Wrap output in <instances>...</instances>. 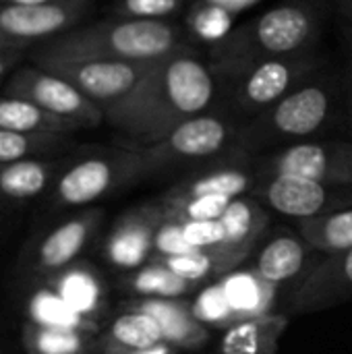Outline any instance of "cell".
<instances>
[{
  "label": "cell",
  "mask_w": 352,
  "mask_h": 354,
  "mask_svg": "<svg viewBox=\"0 0 352 354\" xmlns=\"http://www.w3.org/2000/svg\"><path fill=\"white\" fill-rule=\"evenodd\" d=\"M44 284L52 286L77 315L100 328V319L108 309V286L93 266L77 261Z\"/></svg>",
  "instance_id": "cell-19"
},
{
  "label": "cell",
  "mask_w": 352,
  "mask_h": 354,
  "mask_svg": "<svg viewBox=\"0 0 352 354\" xmlns=\"http://www.w3.org/2000/svg\"><path fill=\"white\" fill-rule=\"evenodd\" d=\"M224 228V245L253 251L270 226V209L253 195H243L230 201L220 218Z\"/></svg>",
  "instance_id": "cell-23"
},
{
  "label": "cell",
  "mask_w": 352,
  "mask_h": 354,
  "mask_svg": "<svg viewBox=\"0 0 352 354\" xmlns=\"http://www.w3.org/2000/svg\"><path fill=\"white\" fill-rule=\"evenodd\" d=\"M2 93L23 97L48 114L64 120L75 131L83 129H98L104 124V112L66 77L60 73L39 66V64H25L15 68Z\"/></svg>",
  "instance_id": "cell-8"
},
{
  "label": "cell",
  "mask_w": 352,
  "mask_h": 354,
  "mask_svg": "<svg viewBox=\"0 0 352 354\" xmlns=\"http://www.w3.org/2000/svg\"><path fill=\"white\" fill-rule=\"evenodd\" d=\"M259 176H297L352 187V139H311L255 156Z\"/></svg>",
  "instance_id": "cell-9"
},
{
  "label": "cell",
  "mask_w": 352,
  "mask_h": 354,
  "mask_svg": "<svg viewBox=\"0 0 352 354\" xmlns=\"http://www.w3.org/2000/svg\"><path fill=\"white\" fill-rule=\"evenodd\" d=\"M104 222L102 207H85L68 220L56 224L23 255V274L37 284H44L79 261L81 253L93 241Z\"/></svg>",
  "instance_id": "cell-10"
},
{
  "label": "cell",
  "mask_w": 352,
  "mask_h": 354,
  "mask_svg": "<svg viewBox=\"0 0 352 354\" xmlns=\"http://www.w3.org/2000/svg\"><path fill=\"white\" fill-rule=\"evenodd\" d=\"M251 251L247 249H234V247H214V249H195L189 253L180 255H170V257H158L162 259L176 276L183 280L191 282L193 286H201L207 280H220L234 272Z\"/></svg>",
  "instance_id": "cell-22"
},
{
  "label": "cell",
  "mask_w": 352,
  "mask_h": 354,
  "mask_svg": "<svg viewBox=\"0 0 352 354\" xmlns=\"http://www.w3.org/2000/svg\"><path fill=\"white\" fill-rule=\"evenodd\" d=\"M313 253L315 251L305 243L301 234L278 232L257 253L251 272L272 286L293 284L315 263L311 261L315 257Z\"/></svg>",
  "instance_id": "cell-18"
},
{
  "label": "cell",
  "mask_w": 352,
  "mask_h": 354,
  "mask_svg": "<svg viewBox=\"0 0 352 354\" xmlns=\"http://www.w3.org/2000/svg\"><path fill=\"white\" fill-rule=\"evenodd\" d=\"M297 232L319 255H332L352 249V207L326 214L311 220H301Z\"/></svg>",
  "instance_id": "cell-29"
},
{
  "label": "cell",
  "mask_w": 352,
  "mask_h": 354,
  "mask_svg": "<svg viewBox=\"0 0 352 354\" xmlns=\"http://www.w3.org/2000/svg\"><path fill=\"white\" fill-rule=\"evenodd\" d=\"M205 2H214V4H220L228 10H232L234 15H239L241 10H247L251 8L253 4H257L259 0H205Z\"/></svg>",
  "instance_id": "cell-39"
},
{
  "label": "cell",
  "mask_w": 352,
  "mask_h": 354,
  "mask_svg": "<svg viewBox=\"0 0 352 354\" xmlns=\"http://www.w3.org/2000/svg\"><path fill=\"white\" fill-rule=\"evenodd\" d=\"M21 342L27 354H98V334L25 322Z\"/></svg>",
  "instance_id": "cell-25"
},
{
  "label": "cell",
  "mask_w": 352,
  "mask_h": 354,
  "mask_svg": "<svg viewBox=\"0 0 352 354\" xmlns=\"http://www.w3.org/2000/svg\"><path fill=\"white\" fill-rule=\"evenodd\" d=\"M336 6L349 21H352V0H336Z\"/></svg>",
  "instance_id": "cell-41"
},
{
  "label": "cell",
  "mask_w": 352,
  "mask_h": 354,
  "mask_svg": "<svg viewBox=\"0 0 352 354\" xmlns=\"http://www.w3.org/2000/svg\"><path fill=\"white\" fill-rule=\"evenodd\" d=\"M98 354H183V351L166 344V342H160L156 346H149V348H137V351H131V348H118V346H108V344H100L98 342Z\"/></svg>",
  "instance_id": "cell-37"
},
{
  "label": "cell",
  "mask_w": 352,
  "mask_h": 354,
  "mask_svg": "<svg viewBox=\"0 0 352 354\" xmlns=\"http://www.w3.org/2000/svg\"><path fill=\"white\" fill-rule=\"evenodd\" d=\"M344 122L342 75L317 71L286 97L243 122L239 149L261 156L295 143L322 139Z\"/></svg>",
  "instance_id": "cell-3"
},
{
  "label": "cell",
  "mask_w": 352,
  "mask_h": 354,
  "mask_svg": "<svg viewBox=\"0 0 352 354\" xmlns=\"http://www.w3.org/2000/svg\"><path fill=\"white\" fill-rule=\"evenodd\" d=\"M0 129L2 131H12V133H23V135H64L73 137L77 131L66 124L64 120L48 114L39 106L0 93Z\"/></svg>",
  "instance_id": "cell-26"
},
{
  "label": "cell",
  "mask_w": 352,
  "mask_h": 354,
  "mask_svg": "<svg viewBox=\"0 0 352 354\" xmlns=\"http://www.w3.org/2000/svg\"><path fill=\"white\" fill-rule=\"evenodd\" d=\"M91 2L75 4H19L0 2V48L27 52L33 44H46L77 27Z\"/></svg>",
  "instance_id": "cell-12"
},
{
  "label": "cell",
  "mask_w": 352,
  "mask_h": 354,
  "mask_svg": "<svg viewBox=\"0 0 352 354\" xmlns=\"http://www.w3.org/2000/svg\"><path fill=\"white\" fill-rule=\"evenodd\" d=\"M124 309H137L151 315L164 336V342L178 351H199L210 342V328L197 319L193 305L183 299H131Z\"/></svg>",
  "instance_id": "cell-17"
},
{
  "label": "cell",
  "mask_w": 352,
  "mask_h": 354,
  "mask_svg": "<svg viewBox=\"0 0 352 354\" xmlns=\"http://www.w3.org/2000/svg\"><path fill=\"white\" fill-rule=\"evenodd\" d=\"M222 106L220 81L199 48H185L149 64L133 91L112 106L104 120L124 145L145 147L180 122Z\"/></svg>",
  "instance_id": "cell-1"
},
{
  "label": "cell",
  "mask_w": 352,
  "mask_h": 354,
  "mask_svg": "<svg viewBox=\"0 0 352 354\" xmlns=\"http://www.w3.org/2000/svg\"><path fill=\"white\" fill-rule=\"evenodd\" d=\"M151 62H118V60H85L48 64L77 85L104 114L127 97Z\"/></svg>",
  "instance_id": "cell-16"
},
{
  "label": "cell",
  "mask_w": 352,
  "mask_h": 354,
  "mask_svg": "<svg viewBox=\"0 0 352 354\" xmlns=\"http://www.w3.org/2000/svg\"><path fill=\"white\" fill-rule=\"evenodd\" d=\"M66 156L0 164V205H19L48 195Z\"/></svg>",
  "instance_id": "cell-20"
},
{
  "label": "cell",
  "mask_w": 352,
  "mask_h": 354,
  "mask_svg": "<svg viewBox=\"0 0 352 354\" xmlns=\"http://www.w3.org/2000/svg\"><path fill=\"white\" fill-rule=\"evenodd\" d=\"M259 183V172L255 168V156L234 149L224 158L197 166L185 172L176 183H172L160 197L162 199H187V197H243L251 195Z\"/></svg>",
  "instance_id": "cell-15"
},
{
  "label": "cell",
  "mask_w": 352,
  "mask_h": 354,
  "mask_svg": "<svg viewBox=\"0 0 352 354\" xmlns=\"http://www.w3.org/2000/svg\"><path fill=\"white\" fill-rule=\"evenodd\" d=\"M212 68L220 81L222 106L241 122H247L313 77L322 68V58L315 50L295 56L212 64Z\"/></svg>",
  "instance_id": "cell-6"
},
{
  "label": "cell",
  "mask_w": 352,
  "mask_h": 354,
  "mask_svg": "<svg viewBox=\"0 0 352 354\" xmlns=\"http://www.w3.org/2000/svg\"><path fill=\"white\" fill-rule=\"evenodd\" d=\"M25 60V52L23 50H4L0 48V81L12 73L15 68H19V64Z\"/></svg>",
  "instance_id": "cell-38"
},
{
  "label": "cell",
  "mask_w": 352,
  "mask_h": 354,
  "mask_svg": "<svg viewBox=\"0 0 352 354\" xmlns=\"http://www.w3.org/2000/svg\"><path fill=\"white\" fill-rule=\"evenodd\" d=\"M234 12L220 6V4H214V2H205V0H193L189 4V8L185 10V29L191 37V41L201 50L205 48L212 50L216 48L218 44H222L230 33L232 29L237 27L234 25Z\"/></svg>",
  "instance_id": "cell-28"
},
{
  "label": "cell",
  "mask_w": 352,
  "mask_h": 354,
  "mask_svg": "<svg viewBox=\"0 0 352 354\" xmlns=\"http://www.w3.org/2000/svg\"><path fill=\"white\" fill-rule=\"evenodd\" d=\"M75 149L73 137L64 135H23L0 129V164L33 158H58Z\"/></svg>",
  "instance_id": "cell-30"
},
{
  "label": "cell",
  "mask_w": 352,
  "mask_h": 354,
  "mask_svg": "<svg viewBox=\"0 0 352 354\" xmlns=\"http://www.w3.org/2000/svg\"><path fill=\"white\" fill-rule=\"evenodd\" d=\"M100 344L118 346V348H149L160 342H164L162 330L158 322L137 309H124L120 307V313L114 315L108 326L98 334Z\"/></svg>",
  "instance_id": "cell-27"
},
{
  "label": "cell",
  "mask_w": 352,
  "mask_h": 354,
  "mask_svg": "<svg viewBox=\"0 0 352 354\" xmlns=\"http://www.w3.org/2000/svg\"><path fill=\"white\" fill-rule=\"evenodd\" d=\"M118 288L133 299H183L197 286L183 280L162 259L154 257L145 266L122 274Z\"/></svg>",
  "instance_id": "cell-24"
},
{
  "label": "cell",
  "mask_w": 352,
  "mask_h": 354,
  "mask_svg": "<svg viewBox=\"0 0 352 354\" xmlns=\"http://www.w3.org/2000/svg\"><path fill=\"white\" fill-rule=\"evenodd\" d=\"M143 180H149V172L139 147L124 143L89 147L66 156L62 170L48 191L46 205L50 209H85Z\"/></svg>",
  "instance_id": "cell-5"
},
{
  "label": "cell",
  "mask_w": 352,
  "mask_h": 354,
  "mask_svg": "<svg viewBox=\"0 0 352 354\" xmlns=\"http://www.w3.org/2000/svg\"><path fill=\"white\" fill-rule=\"evenodd\" d=\"M342 97H344V122L352 133V29L346 31V64L342 71Z\"/></svg>",
  "instance_id": "cell-36"
},
{
  "label": "cell",
  "mask_w": 352,
  "mask_h": 354,
  "mask_svg": "<svg viewBox=\"0 0 352 354\" xmlns=\"http://www.w3.org/2000/svg\"><path fill=\"white\" fill-rule=\"evenodd\" d=\"M27 322L37 326H52V328H75V330H87L93 334H100V328L85 322L81 315H77L60 297L58 292L48 286L39 284L37 290L29 295L27 301Z\"/></svg>",
  "instance_id": "cell-31"
},
{
  "label": "cell",
  "mask_w": 352,
  "mask_h": 354,
  "mask_svg": "<svg viewBox=\"0 0 352 354\" xmlns=\"http://www.w3.org/2000/svg\"><path fill=\"white\" fill-rule=\"evenodd\" d=\"M330 6L332 0H282L237 25L205 56L212 64H232L315 52Z\"/></svg>",
  "instance_id": "cell-4"
},
{
  "label": "cell",
  "mask_w": 352,
  "mask_h": 354,
  "mask_svg": "<svg viewBox=\"0 0 352 354\" xmlns=\"http://www.w3.org/2000/svg\"><path fill=\"white\" fill-rule=\"evenodd\" d=\"M166 220L174 222H201V220H220L226 207L230 205V197L205 195V197H187V199H162Z\"/></svg>",
  "instance_id": "cell-32"
},
{
  "label": "cell",
  "mask_w": 352,
  "mask_h": 354,
  "mask_svg": "<svg viewBox=\"0 0 352 354\" xmlns=\"http://www.w3.org/2000/svg\"><path fill=\"white\" fill-rule=\"evenodd\" d=\"M352 301V249L322 255L290 284L282 307L286 315H307Z\"/></svg>",
  "instance_id": "cell-14"
},
{
  "label": "cell",
  "mask_w": 352,
  "mask_h": 354,
  "mask_svg": "<svg viewBox=\"0 0 352 354\" xmlns=\"http://www.w3.org/2000/svg\"><path fill=\"white\" fill-rule=\"evenodd\" d=\"M251 195L270 212L297 222L352 207V187L324 185L297 176H259Z\"/></svg>",
  "instance_id": "cell-11"
},
{
  "label": "cell",
  "mask_w": 352,
  "mask_h": 354,
  "mask_svg": "<svg viewBox=\"0 0 352 354\" xmlns=\"http://www.w3.org/2000/svg\"><path fill=\"white\" fill-rule=\"evenodd\" d=\"M243 122L226 108L218 106L193 116L172 129L158 143L139 147L147 164L149 178L168 172H189L239 149Z\"/></svg>",
  "instance_id": "cell-7"
},
{
  "label": "cell",
  "mask_w": 352,
  "mask_h": 354,
  "mask_svg": "<svg viewBox=\"0 0 352 354\" xmlns=\"http://www.w3.org/2000/svg\"><path fill=\"white\" fill-rule=\"evenodd\" d=\"M288 328L286 313H263L234 322L220 338V354H278Z\"/></svg>",
  "instance_id": "cell-21"
},
{
  "label": "cell",
  "mask_w": 352,
  "mask_h": 354,
  "mask_svg": "<svg viewBox=\"0 0 352 354\" xmlns=\"http://www.w3.org/2000/svg\"><path fill=\"white\" fill-rule=\"evenodd\" d=\"M193 0H114L110 17L145 19V21H174L185 15Z\"/></svg>",
  "instance_id": "cell-33"
},
{
  "label": "cell",
  "mask_w": 352,
  "mask_h": 354,
  "mask_svg": "<svg viewBox=\"0 0 352 354\" xmlns=\"http://www.w3.org/2000/svg\"><path fill=\"white\" fill-rule=\"evenodd\" d=\"M166 220L158 199L124 209L102 243L104 261L116 272H133L156 257V232Z\"/></svg>",
  "instance_id": "cell-13"
},
{
  "label": "cell",
  "mask_w": 352,
  "mask_h": 354,
  "mask_svg": "<svg viewBox=\"0 0 352 354\" xmlns=\"http://www.w3.org/2000/svg\"><path fill=\"white\" fill-rule=\"evenodd\" d=\"M193 46L185 25L176 21L108 17L89 25H77L37 46L33 64L48 66L85 60L156 62Z\"/></svg>",
  "instance_id": "cell-2"
},
{
  "label": "cell",
  "mask_w": 352,
  "mask_h": 354,
  "mask_svg": "<svg viewBox=\"0 0 352 354\" xmlns=\"http://www.w3.org/2000/svg\"><path fill=\"white\" fill-rule=\"evenodd\" d=\"M187 243L193 249H214L224 245V228L220 220H201V222H180Z\"/></svg>",
  "instance_id": "cell-34"
},
{
  "label": "cell",
  "mask_w": 352,
  "mask_h": 354,
  "mask_svg": "<svg viewBox=\"0 0 352 354\" xmlns=\"http://www.w3.org/2000/svg\"><path fill=\"white\" fill-rule=\"evenodd\" d=\"M0 2H19V4H75V2H91V0H0Z\"/></svg>",
  "instance_id": "cell-40"
},
{
  "label": "cell",
  "mask_w": 352,
  "mask_h": 354,
  "mask_svg": "<svg viewBox=\"0 0 352 354\" xmlns=\"http://www.w3.org/2000/svg\"><path fill=\"white\" fill-rule=\"evenodd\" d=\"M195 251L183 232V224L174 220H164L162 226L156 232V257H170V255H180Z\"/></svg>",
  "instance_id": "cell-35"
}]
</instances>
